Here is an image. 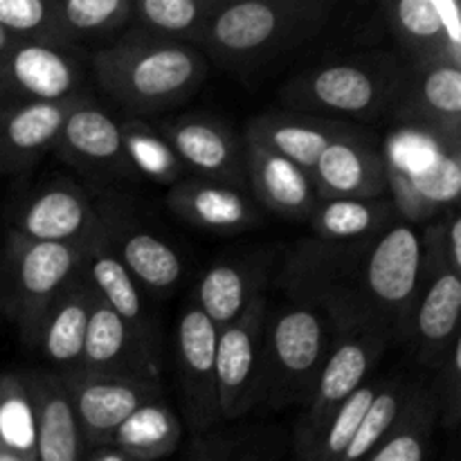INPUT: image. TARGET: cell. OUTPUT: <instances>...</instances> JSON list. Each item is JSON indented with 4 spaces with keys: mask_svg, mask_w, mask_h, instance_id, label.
<instances>
[{
    "mask_svg": "<svg viewBox=\"0 0 461 461\" xmlns=\"http://www.w3.org/2000/svg\"><path fill=\"white\" fill-rule=\"evenodd\" d=\"M14 45H16V41H14V36H9L7 32H5L3 27H0V59H3L5 54H7L9 50L14 48Z\"/></svg>",
    "mask_w": 461,
    "mask_h": 461,
    "instance_id": "cell-43",
    "label": "cell"
},
{
    "mask_svg": "<svg viewBox=\"0 0 461 461\" xmlns=\"http://www.w3.org/2000/svg\"><path fill=\"white\" fill-rule=\"evenodd\" d=\"M437 394H439V419L448 430H455L461 414V338L453 342L439 365L437 378Z\"/></svg>",
    "mask_w": 461,
    "mask_h": 461,
    "instance_id": "cell-40",
    "label": "cell"
},
{
    "mask_svg": "<svg viewBox=\"0 0 461 461\" xmlns=\"http://www.w3.org/2000/svg\"><path fill=\"white\" fill-rule=\"evenodd\" d=\"M333 347V329L318 311L291 304L266 320V394L275 410L309 403Z\"/></svg>",
    "mask_w": 461,
    "mask_h": 461,
    "instance_id": "cell-6",
    "label": "cell"
},
{
    "mask_svg": "<svg viewBox=\"0 0 461 461\" xmlns=\"http://www.w3.org/2000/svg\"><path fill=\"white\" fill-rule=\"evenodd\" d=\"M122 153L126 169L160 185H176L183 176V162L167 144L158 126L144 120H126L120 124Z\"/></svg>",
    "mask_w": 461,
    "mask_h": 461,
    "instance_id": "cell-35",
    "label": "cell"
},
{
    "mask_svg": "<svg viewBox=\"0 0 461 461\" xmlns=\"http://www.w3.org/2000/svg\"><path fill=\"white\" fill-rule=\"evenodd\" d=\"M99 88L135 115H156L192 97L207 77V59L192 45L126 36L88 57Z\"/></svg>",
    "mask_w": 461,
    "mask_h": 461,
    "instance_id": "cell-2",
    "label": "cell"
},
{
    "mask_svg": "<svg viewBox=\"0 0 461 461\" xmlns=\"http://www.w3.org/2000/svg\"><path fill=\"white\" fill-rule=\"evenodd\" d=\"M9 232L39 243H63L86 248L102 228L84 189L70 183H52L32 194L12 216Z\"/></svg>",
    "mask_w": 461,
    "mask_h": 461,
    "instance_id": "cell-13",
    "label": "cell"
},
{
    "mask_svg": "<svg viewBox=\"0 0 461 461\" xmlns=\"http://www.w3.org/2000/svg\"><path fill=\"white\" fill-rule=\"evenodd\" d=\"M0 446L23 461H36V423L21 372L0 374Z\"/></svg>",
    "mask_w": 461,
    "mask_h": 461,
    "instance_id": "cell-36",
    "label": "cell"
},
{
    "mask_svg": "<svg viewBox=\"0 0 461 461\" xmlns=\"http://www.w3.org/2000/svg\"><path fill=\"white\" fill-rule=\"evenodd\" d=\"M399 221L390 198H320L309 225L320 241L360 243Z\"/></svg>",
    "mask_w": 461,
    "mask_h": 461,
    "instance_id": "cell-30",
    "label": "cell"
},
{
    "mask_svg": "<svg viewBox=\"0 0 461 461\" xmlns=\"http://www.w3.org/2000/svg\"><path fill=\"white\" fill-rule=\"evenodd\" d=\"M84 248L27 241L7 232L0 252V313L25 345L36 347L45 313L79 270Z\"/></svg>",
    "mask_w": 461,
    "mask_h": 461,
    "instance_id": "cell-5",
    "label": "cell"
},
{
    "mask_svg": "<svg viewBox=\"0 0 461 461\" xmlns=\"http://www.w3.org/2000/svg\"><path fill=\"white\" fill-rule=\"evenodd\" d=\"M351 133H356V129L347 120L315 117L295 111H275L257 115L248 122L246 142L286 158L288 162L313 176L324 149Z\"/></svg>",
    "mask_w": 461,
    "mask_h": 461,
    "instance_id": "cell-18",
    "label": "cell"
},
{
    "mask_svg": "<svg viewBox=\"0 0 461 461\" xmlns=\"http://www.w3.org/2000/svg\"><path fill=\"white\" fill-rule=\"evenodd\" d=\"M266 320L268 300L257 291L243 313L216 340V401L225 421L250 414L266 394Z\"/></svg>",
    "mask_w": 461,
    "mask_h": 461,
    "instance_id": "cell-8",
    "label": "cell"
},
{
    "mask_svg": "<svg viewBox=\"0 0 461 461\" xmlns=\"http://www.w3.org/2000/svg\"><path fill=\"white\" fill-rule=\"evenodd\" d=\"M246 174L252 198L273 214L288 221H309L320 196L313 176L286 158L275 156L257 144L246 142Z\"/></svg>",
    "mask_w": 461,
    "mask_h": 461,
    "instance_id": "cell-23",
    "label": "cell"
},
{
    "mask_svg": "<svg viewBox=\"0 0 461 461\" xmlns=\"http://www.w3.org/2000/svg\"><path fill=\"white\" fill-rule=\"evenodd\" d=\"M439 421L437 385L408 387L394 426L369 461H428Z\"/></svg>",
    "mask_w": 461,
    "mask_h": 461,
    "instance_id": "cell-31",
    "label": "cell"
},
{
    "mask_svg": "<svg viewBox=\"0 0 461 461\" xmlns=\"http://www.w3.org/2000/svg\"><path fill=\"white\" fill-rule=\"evenodd\" d=\"M88 461H133L131 457H126L124 453H120L117 448L113 446H99V448L93 450Z\"/></svg>",
    "mask_w": 461,
    "mask_h": 461,
    "instance_id": "cell-42",
    "label": "cell"
},
{
    "mask_svg": "<svg viewBox=\"0 0 461 461\" xmlns=\"http://www.w3.org/2000/svg\"><path fill=\"white\" fill-rule=\"evenodd\" d=\"M372 241L304 239L295 243L279 270V288L291 304L318 311L331 324L333 338L378 336L390 342L365 282V259Z\"/></svg>",
    "mask_w": 461,
    "mask_h": 461,
    "instance_id": "cell-1",
    "label": "cell"
},
{
    "mask_svg": "<svg viewBox=\"0 0 461 461\" xmlns=\"http://www.w3.org/2000/svg\"><path fill=\"white\" fill-rule=\"evenodd\" d=\"M459 273L461 270L455 268L450 259L446 225L439 221L428 228L423 239L421 288L408 331V338L417 347L419 360L428 367L439 369L453 342L459 338Z\"/></svg>",
    "mask_w": 461,
    "mask_h": 461,
    "instance_id": "cell-9",
    "label": "cell"
},
{
    "mask_svg": "<svg viewBox=\"0 0 461 461\" xmlns=\"http://www.w3.org/2000/svg\"><path fill=\"white\" fill-rule=\"evenodd\" d=\"M84 97L66 102L0 104V176L32 169L57 144L68 113Z\"/></svg>",
    "mask_w": 461,
    "mask_h": 461,
    "instance_id": "cell-19",
    "label": "cell"
},
{
    "mask_svg": "<svg viewBox=\"0 0 461 461\" xmlns=\"http://www.w3.org/2000/svg\"><path fill=\"white\" fill-rule=\"evenodd\" d=\"M183 167L196 178L243 187L246 174V144L214 117L183 115L158 126Z\"/></svg>",
    "mask_w": 461,
    "mask_h": 461,
    "instance_id": "cell-15",
    "label": "cell"
},
{
    "mask_svg": "<svg viewBox=\"0 0 461 461\" xmlns=\"http://www.w3.org/2000/svg\"><path fill=\"white\" fill-rule=\"evenodd\" d=\"M79 268L84 273V277L88 279L90 286H93V291L102 297V302H106L120 315V320L129 327V331L144 347L156 351L153 327L149 324L142 293H140L138 284L131 277L129 270L117 259L115 250H113L111 241H108L106 230H104V221L93 241L84 248Z\"/></svg>",
    "mask_w": 461,
    "mask_h": 461,
    "instance_id": "cell-24",
    "label": "cell"
},
{
    "mask_svg": "<svg viewBox=\"0 0 461 461\" xmlns=\"http://www.w3.org/2000/svg\"><path fill=\"white\" fill-rule=\"evenodd\" d=\"M167 207L207 232L237 234L259 223V203L250 192L205 178H180L167 194Z\"/></svg>",
    "mask_w": 461,
    "mask_h": 461,
    "instance_id": "cell-20",
    "label": "cell"
},
{
    "mask_svg": "<svg viewBox=\"0 0 461 461\" xmlns=\"http://www.w3.org/2000/svg\"><path fill=\"white\" fill-rule=\"evenodd\" d=\"M0 461H23V459L16 457V455L9 453V450H5L3 446H0Z\"/></svg>",
    "mask_w": 461,
    "mask_h": 461,
    "instance_id": "cell-44",
    "label": "cell"
},
{
    "mask_svg": "<svg viewBox=\"0 0 461 461\" xmlns=\"http://www.w3.org/2000/svg\"><path fill=\"white\" fill-rule=\"evenodd\" d=\"M54 151L88 171H129L122 153L120 124L84 97L61 126Z\"/></svg>",
    "mask_w": 461,
    "mask_h": 461,
    "instance_id": "cell-26",
    "label": "cell"
},
{
    "mask_svg": "<svg viewBox=\"0 0 461 461\" xmlns=\"http://www.w3.org/2000/svg\"><path fill=\"white\" fill-rule=\"evenodd\" d=\"M225 0H131V21L138 39L183 43L205 39Z\"/></svg>",
    "mask_w": 461,
    "mask_h": 461,
    "instance_id": "cell-29",
    "label": "cell"
},
{
    "mask_svg": "<svg viewBox=\"0 0 461 461\" xmlns=\"http://www.w3.org/2000/svg\"><path fill=\"white\" fill-rule=\"evenodd\" d=\"M385 23L412 63L461 68V18L455 0L383 3Z\"/></svg>",
    "mask_w": 461,
    "mask_h": 461,
    "instance_id": "cell-16",
    "label": "cell"
},
{
    "mask_svg": "<svg viewBox=\"0 0 461 461\" xmlns=\"http://www.w3.org/2000/svg\"><path fill=\"white\" fill-rule=\"evenodd\" d=\"M95 291L84 277L81 268L72 275L70 282L61 288L45 313L41 324L39 342L36 347L59 367L75 372L81 365L84 354L86 327H88L90 309H93Z\"/></svg>",
    "mask_w": 461,
    "mask_h": 461,
    "instance_id": "cell-27",
    "label": "cell"
},
{
    "mask_svg": "<svg viewBox=\"0 0 461 461\" xmlns=\"http://www.w3.org/2000/svg\"><path fill=\"white\" fill-rule=\"evenodd\" d=\"M401 126L423 129L461 142V68L410 63L394 102Z\"/></svg>",
    "mask_w": 461,
    "mask_h": 461,
    "instance_id": "cell-14",
    "label": "cell"
},
{
    "mask_svg": "<svg viewBox=\"0 0 461 461\" xmlns=\"http://www.w3.org/2000/svg\"><path fill=\"white\" fill-rule=\"evenodd\" d=\"M329 0H225L203 43L216 66L250 75L324 30Z\"/></svg>",
    "mask_w": 461,
    "mask_h": 461,
    "instance_id": "cell-3",
    "label": "cell"
},
{
    "mask_svg": "<svg viewBox=\"0 0 461 461\" xmlns=\"http://www.w3.org/2000/svg\"><path fill=\"white\" fill-rule=\"evenodd\" d=\"M387 345L390 342L378 336L333 338V347L324 360L313 394L295 426V448L293 450H295L297 461L306 457V453L313 448L338 410L365 385V378Z\"/></svg>",
    "mask_w": 461,
    "mask_h": 461,
    "instance_id": "cell-11",
    "label": "cell"
},
{
    "mask_svg": "<svg viewBox=\"0 0 461 461\" xmlns=\"http://www.w3.org/2000/svg\"><path fill=\"white\" fill-rule=\"evenodd\" d=\"M216 340L219 329L198 306H187L176 331V358L185 410L196 432L210 430L221 419L216 401Z\"/></svg>",
    "mask_w": 461,
    "mask_h": 461,
    "instance_id": "cell-17",
    "label": "cell"
},
{
    "mask_svg": "<svg viewBox=\"0 0 461 461\" xmlns=\"http://www.w3.org/2000/svg\"><path fill=\"white\" fill-rule=\"evenodd\" d=\"M423 275V239L410 223L396 221L369 243L365 282L387 336H408Z\"/></svg>",
    "mask_w": 461,
    "mask_h": 461,
    "instance_id": "cell-7",
    "label": "cell"
},
{
    "mask_svg": "<svg viewBox=\"0 0 461 461\" xmlns=\"http://www.w3.org/2000/svg\"><path fill=\"white\" fill-rule=\"evenodd\" d=\"M102 221L117 259L135 284L151 293H167L180 282L183 261L169 243L140 225L120 223L117 216L102 214Z\"/></svg>",
    "mask_w": 461,
    "mask_h": 461,
    "instance_id": "cell-28",
    "label": "cell"
},
{
    "mask_svg": "<svg viewBox=\"0 0 461 461\" xmlns=\"http://www.w3.org/2000/svg\"><path fill=\"white\" fill-rule=\"evenodd\" d=\"M79 369L156 381L158 358L156 351L144 347L122 322L120 315L95 293Z\"/></svg>",
    "mask_w": 461,
    "mask_h": 461,
    "instance_id": "cell-21",
    "label": "cell"
},
{
    "mask_svg": "<svg viewBox=\"0 0 461 461\" xmlns=\"http://www.w3.org/2000/svg\"><path fill=\"white\" fill-rule=\"evenodd\" d=\"M383 383H365L340 410H338L336 417L329 421V426L324 428L322 435L318 437V441L313 444V448L306 453V457L302 461H338L342 457V453L347 450V446L354 439L356 430L363 423L365 414L372 408L374 399H376L378 390H381Z\"/></svg>",
    "mask_w": 461,
    "mask_h": 461,
    "instance_id": "cell-38",
    "label": "cell"
},
{
    "mask_svg": "<svg viewBox=\"0 0 461 461\" xmlns=\"http://www.w3.org/2000/svg\"><path fill=\"white\" fill-rule=\"evenodd\" d=\"M54 30L68 45L106 39L129 27L131 0H52Z\"/></svg>",
    "mask_w": 461,
    "mask_h": 461,
    "instance_id": "cell-34",
    "label": "cell"
},
{
    "mask_svg": "<svg viewBox=\"0 0 461 461\" xmlns=\"http://www.w3.org/2000/svg\"><path fill=\"white\" fill-rule=\"evenodd\" d=\"M79 45L23 41L0 59V104L66 102L84 93Z\"/></svg>",
    "mask_w": 461,
    "mask_h": 461,
    "instance_id": "cell-10",
    "label": "cell"
},
{
    "mask_svg": "<svg viewBox=\"0 0 461 461\" xmlns=\"http://www.w3.org/2000/svg\"><path fill=\"white\" fill-rule=\"evenodd\" d=\"M405 392L408 387H403V383L392 378V381H383L381 390H378L376 399H374L372 408L365 414L363 423L356 430L354 439L347 446V450L342 453V457L338 461H369L372 455L376 453L378 446L383 444V439L387 437V432L394 426L396 417H399V410L403 405Z\"/></svg>",
    "mask_w": 461,
    "mask_h": 461,
    "instance_id": "cell-37",
    "label": "cell"
},
{
    "mask_svg": "<svg viewBox=\"0 0 461 461\" xmlns=\"http://www.w3.org/2000/svg\"><path fill=\"white\" fill-rule=\"evenodd\" d=\"M0 27L14 36L16 43H63L54 30L52 0H0Z\"/></svg>",
    "mask_w": 461,
    "mask_h": 461,
    "instance_id": "cell-39",
    "label": "cell"
},
{
    "mask_svg": "<svg viewBox=\"0 0 461 461\" xmlns=\"http://www.w3.org/2000/svg\"><path fill=\"white\" fill-rule=\"evenodd\" d=\"M257 291H264L259 270L241 264H216L203 275L198 286V309L216 329H225L243 313Z\"/></svg>",
    "mask_w": 461,
    "mask_h": 461,
    "instance_id": "cell-33",
    "label": "cell"
},
{
    "mask_svg": "<svg viewBox=\"0 0 461 461\" xmlns=\"http://www.w3.org/2000/svg\"><path fill=\"white\" fill-rule=\"evenodd\" d=\"M313 183L322 198H383L387 194L385 160L356 131L324 149Z\"/></svg>",
    "mask_w": 461,
    "mask_h": 461,
    "instance_id": "cell-22",
    "label": "cell"
},
{
    "mask_svg": "<svg viewBox=\"0 0 461 461\" xmlns=\"http://www.w3.org/2000/svg\"><path fill=\"white\" fill-rule=\"evenodd\" d=\"M183 426L162 399L135 410L115 432L108 446L133 461H158L178 448Z\"/></svg>",
    "mask_w": 461,
    "mask_h": 461,
    "instance_id": "cell-32",
    "label": "cell"
},
{
    "mask_svg": "<svg viewBox=\"0 0 461 461\" xmlns=\"http://www.w3.org/2000/svg\"><path fill=\"white\" fill-rule=\"evenodd\" d=\"M77 423H79L84 444L99 448L108 446L113 432L142 405L162 399L158 381L149 378L113 376V374H95L75 369L61 376Z\"/></svg>",
    "mask_w": 461,
    "mask_h": 461,
    "instance_id": "cell-12",
    "label": "cell"
},
{
    "mask_svg": "<svg viewBox=\"0 0 461 461\" xmlns=\"http://www.w3.org/2000/svg\"><path fill=\"white\" fill-rule=\"evenodd\" d=\"M36 423V461H81L84 437L61 376L21 372Z\"/></svg>",
    "mask_w": 461,
    "mask_h": 461,
    "instance_id": "cell-25",
    "label": "cell"
},
{
    "mask_svg": "<svg viewBox=\"0 0 461 461\" xmlns=\"http://www.w3.org/2000/svg\"><path fill=\"white\" fill-rule=\"evenodd\" d=\"M279 439L273 435H252L241 441H225L207 446L198 453L196 461H279Z\"/></svg>",
    "mask_w": 461,
    "mask_h": 461,
    "instance_id": "cell-41",
    "label": "cell"
},
{
    "mask_svg": "<svg viewBox=\"0 0 461 461\" xmlns=\"http://www.w3.org/2000/svg\"><path fill=\"white\" fill-rule=\"evenodd\" d=\"M403 77L405 66L390 54H351L300 72L284 84L279 97L306 115L374 120L394 108Z\"/></svg>",
    "mask_w": 461,
    "mask_h": 461,
    "instance_id": "cell-4",
    "label": "cell"
}]
</instances>
